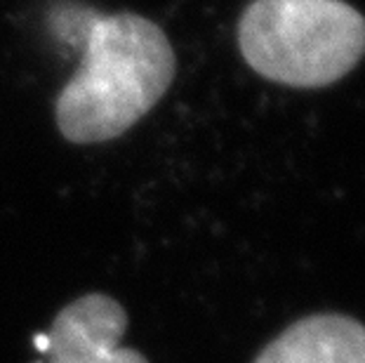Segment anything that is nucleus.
<instances>
[{"mask_svg": "<svg viewBox=\"0 0 365 363\" xmlns=\"http://www.w3.org/2000/svg\"><path fill=\"white\" fill-rule=\"evenodd\" d=\"M175 66L173 45L151 19L95 12L83 38V64L54 106L59 133L73 144L120 137L160 102Z\"/></svg>", "mask_w": 365, "mask_h": 363, "instance_id": "f257e3e1", "label": "nucleus"}, {"mask_svg": "<svg viewBox=\"0 0 365 363\" xmlns=\"http://www.w3.org/2000/svg\"><path fill=\"white\" fill-rule=\"evenodd\" d=\"M238 45L264 78L321 88L365 55V19L341 0H255L238 24Z\"/></svg>", "mask_w": 365, "mask_h": 363, "instance_id": "f03ea898", "label": "nucleus"}, {"mask_svg": "<svg viewBox=\"0 0 365 363\" xmlns=\"http://www.w3.org/2000/svg\"><path fill=\"white\" fill-rule=\"evenodd\" d=\"M125 330L128 314L113 297L83 295L52 321L43 363H149L137 349L120 347Z\"/></svg>", "mask_w": 365, "mask_h": 363, "instance_id": "7ed1b4c3", "label": "nucleus"}, {"mask_svg": "<svg viewBox=\"0 0 365 363\" xmlns=\"http://www.w3.org/2000/svg\"><path fill=\"white\" fill-rule=\"evenodd\" d=\"M255 363H365V328L346 316H309L278 335Z\"/></svg>", "mask_w": 365, "mask_h": 363, "instance_id": "20e7f679", "label": "nucleus"}, {"mask_svg": "<svg viewBox=\"0 0 365 363\" xmlns=\"http://www.w3.org/2000/svg\"><path fill=\"white\" fill-rule=\"evenodd\" d=\"M34 347L41 354H48V349H50V337H48V333H38L34 337Z\"/></svg>", "mask_w": 365, "mask_h": 363, "instance_id": "39448f33", "label": "nucleus"}, {"mask_svg": "<svg viewBox=\"0 0 365 363\" xmlns=\"http://www.w3.org/2000/svg\"><path fill=\"white\" fill-rule=\"evenodd\" d=\"M38 363H43V361H38Z\"/></svg>", "mask_w": 365, "mask_h": 363, "instance_id": "423d86ee", "label": "nucleus"}]
</instances>
